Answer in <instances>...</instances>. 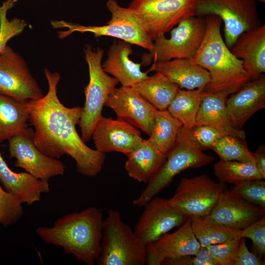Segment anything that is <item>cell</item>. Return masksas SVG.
Instances as JSON below:
<instances>
[{
    "mask_svg": "<svg viewBox=\"0 0 265 265\" xmlns=\"http://www.w3.org/2000/svg\"><path fill=\"white\" fill-rule=\"evenodd\" d=\"M44 74L48 84L47 94L40 99L27 101L35 144L48 157L70 156L79 173L94 177L101 171L106 155L87 146L78 133L76 126L79 125L83 108L68 107L60 102L57 96L60 74L45 69Z\"/></svg>",
    "mask_w": 265,
    "mask_h": 265,
    "instance_id": "6da1fadb",
    "label": "cell"
},
{
    "mask_svg": "<svg viewBox=\"0 0 265 265\" xmlns=\"http://www.w3.org/2000/svg\"><path fill=\"white\" fill-rule=\"evenodd\" d=\"M206 17L191 16L170 30V37L161 36L153 41L152 49L141 55L142 66L174 59H192L204 39Z\"/></svg>",
    "mask_w": 265,
    "mask_h": 265,
    "instance_id": "52a82bcc",
    "label": "cell"
},
{
    "mask_svg": "<svg viewBox=\"0 0 265 265\" xmlns=\"http://www.w3.org/2000/svg\"><path fill=\"white\" fill-rule=\"evenodd\" d=\"M240 237L250 238L254 249L253 252L262 258L265 254V216L240 230Z\"/></svg>",
    "mask_w": 265,
    "mask_h": 265,
    "instance_id": "74e56055",
    "label": "cell"
},
{
    "mask_svg": "<svg viewBox=\"0 0 265 265\" xmlns=\"http://www.w3.org/2000/svg\"><path fill=\"white\" fill-rule=\"evenodd\" d=\"M128 7L153 41L195 15V0H132Z\"/></svg>",
    "mask_w": 265,
    "mask_h": 265,
    "instance_id": "9c48e42d",
    "label": "cell"
},
{
    "mask_svg": "<svg viewBox=\"0 0 265 265\" xmlns=\"http://www.w3.org/2000/svg\"><path fill=\"white\" fill-rule=\"evenodd\" d=\"M190 218L192 230L201 246H208L240 236V230L211 223L205 216Z\"/></svg>",
    "mask_w": 265,
    "mask_h": 265,
    "instance_id": "f546056e",
    "label": "cell"
},
{
    "mask_svg": "<svg viewBox=\"0 0 265 265\" xmlns=\"http://www.w3.org/2000/svg\"><path fill=\"white\" fill-rule=\"evenodd\" d=\"M256 0H195V15L218 16L224 41L230 49L242 32L261 25Z\"/></svg>",
    "mask_w": 265,
    "mask_h": 265,
    "instance_id": "30bf717a",
    "label": "cell"
},
{
    "mask_svg": "<svg viewBox=\"0 0 265 265\" xmlns=\"http://www.w3.org/2000/svg\"><path fill=\"white\" fill-rule=\"evenodd\" d=\"M203 88L180 89L167 108L183 127L191 129L196 125V118L200 104L207 94Z\"/></svg>",
    "mask_w": 265,
    "mask_h": 265,
    "instance_id": "f1b7e54d",
    "label": "cell"
},
{
    "mask_svg": "<svg viewBox=\"0 0 265 265\" xmlns=\"http://www.w3.org/2000/svg\"><path fill=\"white\" fill-rule=\"evenodd\" d=\"M0 182L4 189L21 203L31 205L40 201L43 193L50 191L48 181L38 179L29 173L12 171L0 152Z\"/></svg>",
    "mask_w": 265,
    "mask_h": 265,
    "instance_id": "44dd1931",
    "label": "cell"
},
{
    "mask_svg": "<svg viewBox=\"0 0 265 265\" xmlns=\"http://www.w3.org/2000/svg\"><path fill=\"white\" fill-rule=\"evenodd\" d=\"M126 156L125 168L128 175L139 183L147 184L155 176L166 158V156L147 139Z\"/></svg>",
    "mask_w": 265,
    "mask_h": 265,
    "instance_id": "d4e9b609",
    "label": "cell"
},
{
    "mask_svg": "<svg viewBox=\"0 0 265 265\" xmlns=\"http://www.w3.org/2000/svg\"><path fill=\"white\" fill-rule=\"evenodd\" d=\"M258 0V1H259L262 2H265V0Z\"/></svg>",
    "mask_w": 265,
    "mask_h": 265,
    "instance_id": "b9f144b4",
    "label": "cell"
},
{
    "mask_svg": "<svg viewBox=\"0 0 265 265\" xmlns=\"http://www.w3.org/2000/svg\"><path fill=\"white\" fill-rule=\"evenodd\" d=\"M255 165L265 178V147L264 145H260L255 153H253Z\"/></svg>",
    "mask_w": 265,
    "mask_h": 265,
    "instance_id": "60d3db41",
    "label": "cell"
},
{
    "mask_svg": "<svg viewBox=\"0 0 265 265\" xmlns=\"http://www.w3.org/2000/svg\"><path fill=\"white\" fill-rule=\"evenodd\" d=\"M23 213L22 204L0 185V224L5 227L15 224Z\"/></svg>",
    "mask_w": 265,
    "mask_h": 265,
    "instance_id": "e575fe53",
    "label": "cell"
},
{
    "mask_svg": "<svg viewBox=\"0 0 265 265\" xmlns=\"http://www.w3.org/2000/svg\"><path fill=\"white\" fill-rule=\"evenodd\" d=\"M227 190L225 184L217 182L203 174L183 178L169 202L188 217L206 216Z\"/></svg>",
    "mask_w": 265,
    "mask_h": 265,
    "instance_id": "8fae6325",
    "label": "cell"
},
{
    "mask_svg": "<svg viewBox=\"0 0 265 265\" xmlns=\"http://www.w3.org/2000/svg\"><path fill=\"white\" fill-rule=\"evenodd\" d=\"M265 209L252 205L227 189L205 217L211 223L241 230L265 215Z\"/></svg>",
    "mask_w": 265,
    "mask_h": 265,
    "instance_id": "e0dca14e",
    "label": "cell"
},
{
    "mask_svg": "<svg viewBox=\"0 0 265 265\" xmlns=\"http://www.w3.org/2000/svg\"><path fill=\"white\" fill-rule=\"evenodd\" d=\"M28 121L27 101L0 94V142L8 140L27 128Z\"/></svg>",
    "mask_w": 265,
    "mask_h": 265,
    "instance_id": "4316f807",
    "label": "cell"
},
{
    "mask_svg": "<svg viewBox=\"0 0 265 265\" xmlns=\"http://www.w3.org/2000/svg\"><path fill=\"white\" fill-rule=\"evenodd\" d=\"M241 238L239 236L206 247L218 265H235Z\"/></svg>",
    "mask_w": 265,
    "mask_h": 265,
    "instance_id": "8d00e7d4",
    "label": "cell"
},
{
    "mask_svg": "<svg viewBox=\"0 0 265 265\" xmlns=\"http://www.w3.org/2000/svg\"><path fill=\"white\" fill-rule=\"evenodd\" d=\"M212 150L221 160H236L255 164L252 153L245 140L229 135L222 137Z\"/></svg>",
    "mask_w": 265,
    "mask_h": 265,
    "instance_id": "1f68e13d",
    "label": "cell"
},
{
    "mask_svg": "<svg viewBox=\"0 0 265 265\" xmlns=\"http://www.w3.org/2000/svg\"><path fill=\"white\" fill-rule=\"evenodd\" d=\"M230 95L226 102L230 119L236 128L242 129L253 114L265 108V75L249 80Z\"/></svg>",
    "mask_w": 265,
    "mask_h": 265,
    "instance_id": "d6986e66",
    "label": "cell"
},
{
    "mask_svg": "<svg viewBox=\"0 0 265 265\" xmlns=\"http://www.w3.org/2000/svg\"><path fill=\"white\" fill-rule=\"evenodd\" d=\"M131 45L121 40H115L109 47L107 58L102 64L104 70L124 86H132L148 76L147 72L141 71V63L130 59L133 53Z\"/></svg>",
    "mask_w": 265,
    "mask_h": 265,
    "instance_id": "7402d4cb",
    "label": "cell"
},
{
    "mask_svg": "<svg viewBox=\"0 0 265 265\" xmlns=\"http://www.w3.org/2000/svg\"><path fill=\"white\" fill-rule=\"evenodd\" d=\"M232 53L242 61L251 80L258 79L265 72V25L240 34L232 47Z\"/></svg>",
    "mask_w": 265,
    "mask_h": 265,
    "instance_id": "ffe728a7",
    "label": "cell"
},
{
    "mask_svg": "<svg viewBox=\"0 0 265 265\" xmlns=\"http://www.w3.org/2000/svg\"><path fill=\"white\" fill-rule=\"evenodd\" d=\"M144 207L134 232L146 246L182 225L188 218L165 198L155 196Z\"/></svg>",
    "mask_w": 265,
    "mask_h": 265,
    "instance_id": "5bb4252c",
    "label": "cell"
},
{
    "mask_svg": "<svg viewBox=\"0 0 265 265\" xmlns=\"http://www.w3.org/2000/svg\"><path fill=\"white\" fill-rule=\"evenodd\" d=\"M188 217L175 232L163 236L146 246V263L148 265H162L166 259L194 256L200 248Z\"/></svg>",
    "mask_w": 265,
    "mask_h": 265,
    "instance_id": "ac0fdd59",
    "label": "cell"
},
{
    "mask_svg": "<svg viewBox=\"0 0 265 265\" xmlns=\"http://www.w3.org/2000/svg\"><path fill=\"white\" fill-rule=\"evenodd\" d=\"M103 222L101 210L90 207L63 216L52 227H39L36 233L46 243L61 246L65 253L93 265L101 252Z\"/></svg>",
    "mask_w": 265,
    "mask_h": 265,
    "instance_id": "7a4b0ae2",
    "label": "cell"
},
{
    "mask_svg": "<svg viewBox=\"0 0 265 265\" xmlns=\"http://www.w3.org/2000/svg\"><path fill=\"white\" fill-rule=\"evenodd\" d=\"M229 95L225 92L208 93L200 104L196 125H210L227 135L245 140L244 130L236 128L230 119L226 104Z\"/></svg>",
    "mask_w": 265,
    "mask_h": 265,
    "instance_id": "cb8c5ba5",
    "label": "cell"
},
{
    "mask_svg": "<svg viewBox=\"0 0 265 265\" xmlns=\"http://www.w3.org/2000/svg\"><path fill=\"white\" fill-rule=\"evenodd\" d=\"M99 265H144L146 246L120 212L110 209L103 222L101 249L96 262Z\"/></svg>",
    "mask_w": 265,
    "mask_h": 265,
    "instance_id": "277c9868",
    "label": "cell"
},
{
    "mask_svg": "<svg viewBox=\"0 0 265 265\" xmlns=\"http://www.w3.org/2000/svg\"><path fill=\"white\" fill-rule=\"evenodd\" d=\"M106 7L111 14V18L105 25L86 26L63 20L52 21L51 24L55 29L67 28V30L57 32L58 36L61 39L74 32H90L96 37L103 36L114 37L138 46L148 51L152 49L153 41L128 7L122 6L116 0H108Z\"/></svg>",
    "mask_w": 265,
    "mask_h": 265,
    "instance_id": "8992f818",
    "label": "cell"
},
{
    "mask_svg": "<svg viewBox=\"0 0 265 265\" xmlns=\"http://www.w3.org/2000/svg\"><path fill=\"white\" fill-rule=\"evenodd\" d=\"M182 124L167 109H157L154 123L148 141L162 154L167 156L177 141Z\"/></svg>",
    "mask_w": 265,
    "mask_h": 265,
    "instance_id": "83f0119b",
    "label": "cell"
},
{
    "mask_svg": "<svg viewBox=\"0 0 265 265\" xmlns=\"http://www.w3.org/2000/svg\"><path fill=\"white\" fill-rule=\"evenodd\" d=\"M91 137L99 152H118L126 155L144 140L139 131L130 123L118 118L113 119L103 116L96 123Z\"/></svg>",
    "mask_w": 265,
    "mask_h": 265,
    "instance_id": "2e32d148",
    "label": "cell"
},
{
    "mask_svg": "<svg viewBox=\"0 0 265 265\" xmlns=\"http://www.w3.org/2000/svg\"><path fill=\"white\" fill-rule=\"evenodd\" d=\"M214 173L219 182L235 185L253 179H265L256 165L236 160H221L213 167Z\"/></svg>",
    "mask_w": 265,
    "mask_h": 265,
    "instance_id": "4dcf8cb0",
    "label": "cell"
},
{
    "mask_svg": "<svg viewBox=\"0 0 265 265\" xmlns=\"http://www.w3.org/2000/svg\"><path fill=\"white\" fill-rule=\"evenodd\" d=\"M225 135L227 134L208 125H196L189 131L191 139L202 151L212 149L218 140Z\"/></svg>",
    "mask_w": 265,
    "mask_h": 265,
    "instance_id": "d590c367",
    "label": "cell"
},
{
    "mask_svg": "<svg viewBox=\"0 0 265 265\" xmlns=\"http://www.w3.org/2000/svg\"><path fill=\"white\" fill-rule=\"evenodd\" d=\"M0 94L20 102L44 96L25 60L8 46L0 54Z\"/></svg>",
    "mask_w": 265,
    "mask_h": 265,
    "instance_id": "4fadbf2b",
    "label": "cell"
},
{
    "mask_svg": "<svg viewBox=\"0 0 265 265\" xmlns=\"http://www.w3.org/2000/svg\"><path fill=\"white\" fill-rule=\"evenodd\" d=\"M83 51L88 66L89 81L85 87V101L79 125L81 137L87 142L91 138L94 128L102 116L103 108L108 96L119 82L102 67L103 49L86 45Z\"/></svg>",
    "mask_w": 265,
    "mask_h": 265,
    "instance_id": "ba28073f",
    "label": "cell"
},
{
    "mask_svg": "<svg viewBox=\"0 0 265 265\" xmlns=\"http://www.w3.org/2000/svg\"><path fill=\"white\" fill-rule=\"evenodd\" d=\"M158 110L167 109L180 87L160 73L156 72L132 86Z\"/></svg>",
    "mask_w": 265,
    "mask_h": 265,
    "instance_id": "484cf974",
    "label": "cell"
},
{
    "mask_svg": "<svg viewBox=\"0 0 265 265\" xmlns=\"http://www.w3.org/2000/svg\"><path fill=\"white\" fill-rule=\"evenodd\" d=\"M242 198L265 209V181L253 179L238 183L230 190Z\"/></svg>",
    "mask_w": 265,
    "mask_h": 265,
    "instance_id": "836d02e7",
    "label": "cell"
},
{
    "mask_svg": "<svg viewBox=\"0 0 265 265\" xmlns=\"http://www.w3.org/2000/svg\"><path fill=\"white\" fill-rule=\"evenodd\" d=\"M244 238H241L235 265H264L261 258L248 250Z\"/></svg>",
    "mask_w": 265,
    "mask_h": 265,
    "instance_id": "f35d334b",
    "label": "cell"
},
{
    "mask_svg": "<svg viewBox=\"0 0 265 265\" xmlns=\"http://www.w3.org/2000/svg\"><path fill=\"white\" fill-rule=\"evenodd\" d=\"M18 0H6L0 5V54L6 49L12 38L22 33L27 24L23 19L15 17L9 20L7 13Z\"/></svg>",
    "mask_w": 265,
    "mask_h": 265,
    "instance_id": "d6a6232c",
    "label": "cell"
},
{
    "mask_svg": "<svg viewBox=\"0 0 265 265\" xmlns=\"http://www.w3.org/2000/svg\"><path fill=\"white\" fill-rule=\"evenodd\" d=\"M8 141L9 157L16 159L15 166L24 169L38 179L48 181L64 174V164L57 159L46 156L36 147L31 128L23 130Z\"/></svg>",
    "mask_w": 265,
    "mask_h": 265,
    "instance_id": "7c38bea8",
    "label": "cell"
},
{
    "mask_svg": "<svg viewBox=\"0 0 265 265\" xmlns=\"http://www.w3.org/2000/svg\"><path fill=\"white\" fill-rule=\"evenodd\" d=\"M193 265H218L206 246H201L197 253L193 256Z\"/></svg>",
    "mask_w": 265,
    "mask_h": 265,
    "instance_id": "ab89813d",
    "label": "cell"
},
{
    "mask_svg": "<svg viewBox=\"0 0 265 265\" xmlns=\"http://www.w3.org/2000/svg\"><path fill=\"white\" fill-rule=\"evenodd\" d=\"M189 131L182 127L176 143L167 155L164 162L139 196L133 200L134 205L139 208L144 207L183 171L201 167L214 160L213 157L203 153L192 141Z\"/></svg>",
    "mask_w": 265,
    "mask_h": 265,
    "instance_id": "5b68a950",
    "label": "cell"
},
{
    "mask_svg": "<svg viewBox=\"0 0 265 265\" xmlns=\"http://www.w3.org/2000/svg\"><path fill=\"white\" fill-rule=\"evenodd\" d=\"M104 106L113 110L118 118L141 130L149 136L151 134L157 109L132 86L115 87Z\"/></svg>",
    "mask_w": 265,
    "mask_h": 265,
    "instance_id": "9a60e30c",
    "label": "cell"
},
{
    "mask_svg": "<svg viewBox=\"0 0 265 265\" xmlns=\"http://www.w3.org/2000/svg\"><path fill=\"white\" fill-rule=\"evenodd\" d=\"M160 73L181 89L194 90L204 88L210 82L209 72L200 65L191 62L189 59H174L154 63L147 73Z\"/></svg>",
    "mask_w": 265,
    "mask_h": 265,
    "instance_id": "603a6c76",
    "label": "cell"
},
{
    "mask_svg": "<svg viewBox=\"0 0 265 265\" xmlns=\"http://www.w3.org/2000/svg\"><path fill=\"white\" fill-rule=\"evenodd\" d=\"M205 17L207 27L204 39L190 60L210 73L211 80L204 88L205 92H225L230 95L251 80L243 68L242 61L232 53L222 36L221 19L214 15Z\"/></svg>",
    "mask_w": 265,
    "mask_h": 265,
    "instance_id": "3957f363",
    "label": "cell"
}]
</instances>
